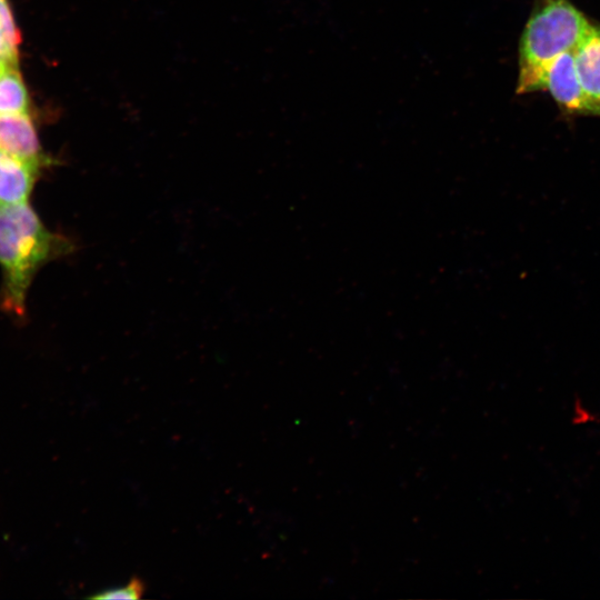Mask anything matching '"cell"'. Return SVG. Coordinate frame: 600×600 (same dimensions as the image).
Masks as SVG:
<instances>
[{"label": "cell", "mask_w": 600, "mask_h": 600, "mask_svg": "<svg viewBox=\"0 0 600 600\" xmlns=\"http://www.w3.org/2000/svg\"><path fill=\"white\" fill-rule=\"evenodd\" d=\"M64 239L50 233L27 203L0 208V264L4 273V307L21 316L37 270L67 251Z\"/></svg>", "instance_id": "cell-1"}, {"label": "cell", "mask_w": 600, "mask_h": 600, "mask_svg": "<svg viewBox=\"0 0 600 600\" xmlns=\"http://www.w3.org/2000/svg\"><path fill=\"white\" fill-rule=\"evenodd\" d=\"M591 22L570 0H533L519 41L517 93L542 90L550 63L573 51Z\"/></svg>", "instance_id": "cell-2"}, {"label": "cell", "mask_w": 600, "mask_h": 600, "mask_svg": "<svg viewBox=\"0 0 600 600\" xmlns=\"http://www.w3.org/2000/svg\"><path fill=\"white\" fill-rule=\"evenodd\" d=\"M542 90H547L566 116H599L579 80L573 51L557 57L548 67Z\"/></svg>", "instance_id": "cell-3"}, {"label": "cell", "mask_w": 600, "mask_h": 600, "mask_svg": "<svg viewBox=\"0 0 600 600\" xmlns=\"http://www.w3.org/2000/svg\"><path fill=\"white\" fill-rule=\"evenodd\" d=\"M0 150L40 167L42 153L28 112L0 116Z\"/></svg>", "instance_id": "cell-4"}, {"label": "cell", "mask_w": 600, "mask_h": 600, "mask_svg": "<svg viewBox=\"0 0 600 600\" xmlns=\"http://www.w3.org/2000/svg\"><path fill=\"white\" fill-rule=\"evenodd\" d=\"M581 86L600 117V24L591 23L573 49Z\"/></svg>", "instance_id": "cell-5"}, {"label": "cell", "mask_w": 600, "mask_h": 600, "mask_svg": "<svg viewBox=\"0 0 600 600\" xmlns=\"http://www.w3.org/2000/svg\"><path fill=\"white\" fill-rule=\"evenodd\" d=\"M39 167L0 150V203L27 202Z\"/></svg>", "instance_id": "cell-6"}, {"label": "cell", "mask_w": 600, "mask_h": 600, "mask_svg": "<svg viewBox=\"0 0 600 600\" xmlns=\"http://www.w3.org/2000/svg\"><path fill=\"white\" fill-rule=\"evenodd\" d=\"M29 97L17 64L0 76V116L28 112Z\"/></svg>", "instance_id": "cell-7"}, {"label": "cell", "mask_w": 600, "mask_h": 600, "mask_svg": "<svg viewBox=\"0 0 600 600\" xmlns=\"http://www.w3.org/2000/svg\"><path fill=\"white\" fill-rule=\"evenodd\" d=\"M144 592L143 582L134 577L124 587L107 589L91 596L93 599H139Z\"/></svg>", "instance_id": "cell-8"}, {"label": "cell", "mask_w": 600, "mask_h": 600, "mask_svg": "<svg viewBox=\"0 0 600 600\" xmlns=\"http://www.w3.org/2000/svg\"><path fill=\"white\" fill-rule=\"evenodd\" d=\"M0 28L10 44L17 48L20 36L7 0H0Z\"/></svg>", "instance_id": "cell-9"}, {"label": "cell", "mask_w": 600, "mask_h": 600, "mask_svg": "<svg viewBox=\"0 0 600 600\" xmlns=\"http://www.w3.org/2000/svg\"><path fill=\"white\" fill-rule=\"evenodd\" d=\"M572 413V422L576 424H584L594 421V414L589 411L581 402H574Z\"/></svg>", "instance_id": "cell-10"}, {"label": "cell", "mask_w": 600, "mask_h": 600, "mask_svg": "<svg viewBox=\"0 0 600 600\" xmlns=\"http://www.w3.org/2000/svg\"><path fill=\"white\" fill-rule=\"evenodd\" d=\"M13 64H17V62H8V61H3V60H0V76L10 67V66H13Z\"/></svg>", "instance_id": "cell-11"}]
</instances>
